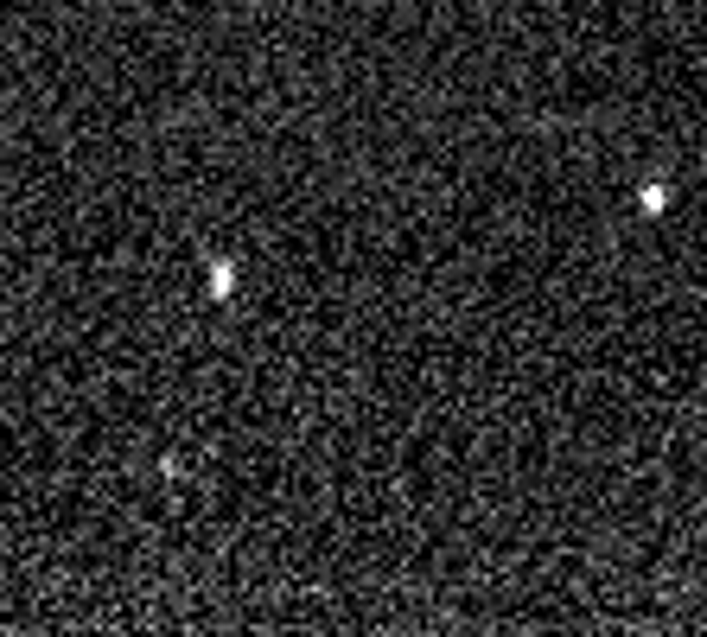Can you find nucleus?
I'll use <instances>...</instances> for the list:
<instances>
[{
	"instance_id": "obj_1",
	"label": "nucleus",
	"mask_w": 707,
	"mask_h": 637,
	"mask_svg": "<svg viewBox=\"0 0 707 637\" xmlns=\"http://www.w3.org/2000/svg\"><path fill=\"white\" fill-rule=\"evenodd\" d=\"M204 287H211V300H230V294H236V262H230V255H217V262H211Z\"/></svg>"
},
{
	"instance_id": "obj_2",
	"label": "nucleus",
	"mask_w": 707,
	"mask_h": 637,
	"mask_svg": "<svg viewBox=\"0 0 707 637\" xmlns=\"http://www.w3.org/2000/svg\"><path fill=\"white\" fill-rule=\"evenodd\" d=\"M637 204H644V211H650V217H657V211H663V204H669V185H644V198H637Z\"/></svg>"
}]
</instances>
